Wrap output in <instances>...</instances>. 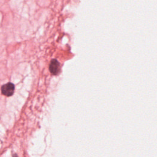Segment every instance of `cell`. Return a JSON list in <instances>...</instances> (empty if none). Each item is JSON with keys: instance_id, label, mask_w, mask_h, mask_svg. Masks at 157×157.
<instances>
[{"instance_id": "6da1fadb", "label": "cell", "mask_w": 157, "mask_h": 157, "mask_svg": "<svg viewBox=\"0 0 157 157\" xmlns=\"http://www.w3.org/2000/svg\"><path fill=\"white\" fill-rule=\"evenodd\" d=\"M14 90L15 85L11 82L6 83L1 86V93L6 96H11L13 94Z\"/></svg>"}, {"instance_id": "3957f363", "label": "cell", "mask_w": 157, "mask_h": 157, "mask_svg": "<svg viewBox=\"0 0 157 157\" xmlns=\"http://www.w3.org/2000/svg\"><path fill=\"white\" fill-rule=\"evenodd\" d=\"M12 157H18V156L17 155V154H14L13 155V156Z\"/></svg>"}, {"instance_id": "7a4b0ae2", "label": "cell", "mask_w": 157, "mask_h": 157, "mask_svg": "<svg viewBox=\"0 0 157 157\" xmlns=\"http://www.w3.org/2000/svg\"><path fill=\"white\" fill-rule=\"evenodd\" d=\"M49 70L53 75H58L60 72V64L58 60L53 59L49 65Z\"/></svg>"}]
</instances>
